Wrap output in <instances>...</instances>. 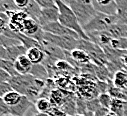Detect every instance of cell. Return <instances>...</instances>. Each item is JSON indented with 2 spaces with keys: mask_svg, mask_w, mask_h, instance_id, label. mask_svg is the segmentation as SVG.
<instances>
[{
  "mask_svg": "<svg viewBox=\"0 0 127 116\" xmlns=\"http://www.w3.org/2000/svg\"><path fill=\"white\" fill-rule=\"evenodd\" d=\"M54 2H55L56 6H57V8L59 10L58 21L62 25L66 26L67 28H69V29H71V30H73L74 32H76L81 39L89 40L88 35L83 30L82 26L80 25L75 13L70 8V6L67 3L63 2L62 0H55Z\"/></svg>",
  "mask_w": 127,
  "mask_h": 116,
  "instance_id": "1",
  "label": "cell"
},
{
  "mask_svg": "<svg viewBox=\"0 0 127 116\" xmlns=\"http://www.w3.org/2000/svg\"><path fill=\"white\" fill-rule=\"evenodd\" d=\"M119 23V19L116 15H108L101 12H97L86 25L83 26V30L86 34L94 32H104L113 26L114 24Z\"/></svg>",
  "mask_w": 127,
  "mask_h": 116,
  "instance_id": "2",
  "label": "cell"
},
{
  "mask_svg": "<svg viewBox=\"0 0 127 116\" xmlns=\"http://www.w3.org/2000/svg\"><path fill=\"white\" fill-rule=\"evenodd\" d=\"M68 5L75 13L82 28L97 13L93 6L92 0H71Z\"/></svg>",
  "mask_w": 127,
  "mask_h": 116,
  "instance_id": "3",
  "label": "cell"
},
{
  "mask_svg": "<svg viewBox=\"0 0 127 116\" xmlns=\"http://www.w3.org/2000/svg\"><path fill=\"white\" fill-rule=\"evenodd\" d=\"M44 41L64 51L71 52L78 47L79 39L70 36H58L48 32H44Z\"/></svg>",
  "mask_w": 127,
  "mask_h": 116,
  "instance_id": "4",
  "label": "cell"
},
{
  "mask_svg": "<svg viewBox=\"0 0 127 116\" xmlns=\"http://www.w3.org/2000/svg\"><path fill=\"white\" fill-rule=\"evenodd\" d=\"M28 37H31L41 44L44 42V31L42 29V26L34 19L28 17L22 24L20 32Z\"/></svg>",
  "mask_w": 127,
  "mask_h": 116,
  "instance_id": "5",
  "label": "cell"
},
{
  "mask_svg": "<svg viewBox=\"0 0 127 116\" xmlns=\"http://www.w3.org/2000/svg\"><path fill=\"white\" fill-rule=\"evenodd\" d=\"M35 77L31 74H25V75H17L11 77L9 83L12 87V89L19 92L21 95H25L29 87L32 85V83L35 81Z\"/></svg>",
  "mask_w": 127,
  "mask_h": 116,
  "instance_id": "6",
  "label": "cell"
},
{
  "mask_svg": "<svg viewBox=\"0 0 127 116\" xmlns=\"http://www.w3.org/2000/svg\"><path fill=\"white\" fill-rule=\"evenodd\" d=\"M42 29H43L44 32H48V33H51V34H54V35L70 36V37H74V38H77V39H81L76 32H74L73 30H71V29L67 28L66 26L62 25L59 21L49 23V24L43 26Z\"/></svg>",
  "mask_w": 127,
  "mask_h": 116,
  "instance_id": "7",
  "label": "cell"
},
{
  "mask_svg": "<svg viewBox=\"0 0 127 116\" xmlns=\"http://www.w3.org/2000/svg\"><path fill=\"white\" fill-rule=\"evenodd\" d=\"M92 3L97 12H101L108 15H116V0H92Z\"/></svg>",
  "mask_w": 127,
  "mask_h": 116,
  "instance_id": "8",
  "label": "cell"
},
{
  "mask_svg": "<svg viewBox=\"0 0 127 116\" xmlns=\"http://www.w3.org/2000/svg\"><path fill=\"white\" fill-rule=\"evenodd\" d=\"M58 17H59V10H58L57 6L43 8V9H41V13H40L38 22L43 27L49 23L58 21Z\"/></svg>",
  "mask_w": 127,
  "mask_h": 116,
  "instance_id": "9",
  "label": "cell"
},
{
  "mask_svg": "<svg viewBox=\"0 0 127 116\" xmlns=\"http://www.w3.org/2000/svg\"><path fill=\"white\" fill-rule=\"evenodd\" d=\"M69 54V57L71 58V61H69L71 64L75 63V65L77 67H79L80 65H85V64H89V63H92V60L90 56L88 55L87 52H85L84 50L82 49H79V48H76L74 50H72L71 52H68Z\"/></svg>",
  "mask_w": 127,
  "mask_h": 116,
  "instance_id": "10",
  "label": "cell"
},
{
  "mask_svg": "<svg viewBox=\"0 0 127 116\" xmlns=\"http://www.w3.org/2000/svg\"><path fill=\"white\" fill-rule=\"evenodd\" d=\"M26 56L33 65L42 64L46 58V53L44 52L43 47H31L27 49Z\"/></svg>",
  "mask_w": 127,
  "mask_h": 116,
  "instance_id": "11",
  "label": "cell"
},
{
  "mask_svg": "<svg viewBox=\"0 0 127 116\" xmlns=\"http://www.w3.org/2000/svg\"><path fill=\"white\" fill-rule=\"evenodd\" d=\"M32 66H33V64L31 63V61L28 59L26 54L19 56L17 58V60L14 62L15 70L19 75L29 74L31 69H32Z\"/></svg>",
  "mask_w": 127,
  "mask_h": 116,
  "instance_id": "12",
  "label": "cell"
},
{
  "mask_svg": "<svg viewBox=\"0 0 127 116\" xmlns=\"http://www.w3.org/2000/svg\"><path fill=\"white\" fill-rule=\"evenodd\" d=\"M34 105L33 102H31L26 96H22V99L21 101L15 105V106H12V107H9V111H10V114L9 115H13V116H24L25 113L27 112V110Z\"/></svg>",
  "mask_w": 127,
  "mask_h": 116,
  "instance_id": "13",
  "label": "cell"
},
{
  "mask_svg": "<svg viewBox=\"0 0 127 116\" xmlns=\"http://www.w3.org/2000/svg\"><path fill=\"white\" fill-rule=\"evenodd\" d=\"M26 51H27V48L22 44H16V45L7 47L6 48V59L15 62L19 56L26 54Z\"/></svg>",
  "mask_w": 127,
  "mask_h": 116,
  "instance_id": "14",
  "label": "cell"
},
{
  "mask_svg": "<svg viewBox=\"0 0 127 116\" xmlns=\"http://www.w3.org/2000/svg\"><path fill=\"white\" fill-rule=\"evenodd\" d=\"M111 82H112L113 86L116 87V88H119V89L127 88V72H126V70L123 68V69H120V70H117L116 72H114L112 75Z\"/></svg>",
  "mask_w": 127,
  "mask_h": 116,
  "instance_id": "15",
  "label": "cell"
},
{
  "mask_svg": "<svg viewBox=\"0 0 127 116\" xmlns=\"http://www.w3.org/2000/svg\"><path fill=\"white\" fill-rule=\"evenodd\" d=\"M22 96H23V95H21L19 92L15 91V90H11V91H9L8 93H6V94L2 97V100H3V102H4L7 106L12 107V106L17 105V104L21 101Z\"/></svg>",
  "mask_w": 127,
  "mask_h": 116,
  "instance_id": "16",
  "label": "cell"
},
{
  "mask_svg": "<svg viewBox=\"0 0 127 116\" xmlns=\"http://www.w3.org/2000/svg\"><path fill=\"white\" fill-rule=\"evenodd\" d=\"M117 12L116 16L120 23L127 25V0H116Z\"/></svg>",
  "mask_w": 127,
  "mask_h": 116,
  "instance_id": "17",
  "label": "cell"
},
{
  "mask_svg": "<svg viewBox=\"0 0 127 116\" xmlns=\"http://www.w3.org/2000/svg\"><path fill=\"white\" fill-rule=\"evenodd\" d=\"M29 74L34 76L35 78L41 79V80H47L49 78L48 71H47L46 67L43 64H35V65H33L32 69H31Z\"/></svg>",
  "mask_w": 127,
  "mask_h": 116,
  "instance_id": "18",
  "label": "cell"
},
{
  "mask_svg": "<svg viewBox=\"0 0 127 116\" xmlns=\"http://www.w3.org/2000/svg\"><path fill=\"white\" fill-rule=\"evenodd\" d=\"M34 106L36 108V110L38 112H41V113H48L49 110L52 108V103L50 101L49 98H43V97H40L38 98L35 103H34Z\"/></svg>",
  "mask_w": 127,
  "mask_h": 116,
  "instance_id": "19",
  "label": "cell"
},
{
  "mask_svg": "<svg viewBox=\"0 0 127 116\" xmlns=\"http://www.w3.org/2000/svg\"><path fill=\"white\" fill-rule=\"evenodd\" d=\"M0 68L5 70L6 72H8L11 77L13 76H17L19 75L16 70H15V67H14V62L13 61H10V60H7V59H2L0 60Z\"/></svg>",
  "mask_w": 127,
  "mask_h": 116,
  "instance_id": "20",
  "label": "cell"
},
{
  "mask_svg": "<svg viewBox=\"0 0 127 116\" xmlns=\"http://www.w3.org/2000/svg\"><path fill=\"white\" fill-rule=\"evenodd\" d=\"M123 106H124V101L123 100L117 99V98H112V101H111V104H110L109 109H110V111L115 112L119 116H122Z\"/></svg>",
  "mask_w": 127,
  "mask_h": 116,
  "instance_id": "21",
  "label": "cell"
},
{
  "mask_svg": "<svg viewBox=\"0 0 127 116\" xmlns=\"http://www.w3.org/2000/svg\"><path fill=\"white\" fill-rule=\"evenodd\" d=\"M100 107H102V106L99 103L98 97L97 98H93V99L86 100V109H87V112L94 113L95 111H97Z\"/></svg>",
  "mask_w": 127,
  "mask_h": 116,
  "instance_id": "22",
  "label": "cell"
},
{
  "mask_svg": "<svg viewBox=\"0 0 127 116\" xmlns=\"http://www.w3.org/2000/svg\"><path fill=\"white\" fill-rule=\"evenodd\" d=\"M98 100H99V103L102 107L109 108L110 104H111V101H112V97L107 92L106 93H101V94L98 95Z\"/></svg>",
  "mask_w": 127,
  "mask_h": 116,
  "instance_id": "23",
  "label": "cell"
},
{
  "mask_svg": "<svg viewBox=\"0 0 127 116\" xmlns=\"http://www.w3.org/2000/svg\"><path fill=\"white\" fill-rule=\"evenodd\" d=\"M8 22H9V17L6 14L3 13L0 14V35L6 31V29L8 28Z\"/></svg>",
  "mask_w": 127,
  "mask_h": 116,
  "instance_id": "24",
  "label": "cell"
},
{
  "mask_svg": "<svg viewBox=\"0 0 127 116\" xmlns=\"http://www.w3.org/2000/svg\"><path fill=\"white\" fill-rule=\"evenodd\" d=\"M14 5L16 6V8L18 10H22L24 11L30 4V2L32 1V0H12Z\"/></svg>",
  "mask_w": 127,
  "mask_h": 116,
  "instance_id": "25",
  "label": "cell"
},
{
  "mask_svg": "<svg viewBox=\"0 0 127 116\" xmlns=\"http://www.w3.org/2000/svg\"><path fill=\"white\" fill-rule=\"evenodd\" d=\"M13 90L9 82H0V98H2L6 93Z\"/></svg>",
  "mask_w": 127,
  "mask_h": 116,
  "instance_id": "26",
  "label": "cell"
},
{
  "mask_svg": "<svg viewBox=\"0 0 127 116\" xmlns=\"http://www.w3.org/2000/svg\"><path fill=\"white\" fill-rule=\"evenodd\" d=\"M33 1H35L42 9L43 8H48V7L56 6L54 0H33Z\"/></svg>",
  "mask_w": 127,
  "mask_h": 116,
  "instance_id": "27",
  "label": "cell"
},
{
  "mask_svg": "<svg viewBox=\"0 0 127 116\" xmlns=\"http://www.w3.org/2000/svg\"><path fill=\"white\" fill-rule=\"evenodd\" d=\"M10 114V111H9V106H7L2 98H0V116H7Z\"/></svg>",
  "mask_w": 127,
  "mask_h": 116,
  "instance_id": "28",
  "label": "cell"
},
{
  "mask_svg": "<svg viewBox=\"0 0 127 116\" xmlns=\"http://www.w3.org/2000/svg\"><path fill=\"white\" fill-rule=\"evenodd\" d=\"M11 79V75L5 70L0 68V82H9Z\"/></svg>",
  "mask_w": 127,
  "mask_h": 116,
  "instance_id": "29",
  "label": "cell"
},
{
  "mask_svg": "<svg viewBox=\"0 0 127 116\" xmlns=\"http://www.w3.org/2000/svg\"><path fill=\"white\" fill-rule=\"evenodd\" d=\"M110 111L109 108H105V107H100L97 111H95L93 113V116H106L107 113Z\"/></svg>",
  "mask_w": 127,
  "mask_h": 116,
  "instance_id": "30",
  "label": "cell"
},
{
  "mask_svg": "<svg viewBox=\"0 0 127 116\" xmlns=\"http://www.w3.org/2000/svg\"><path fill=\"white\" fill-rule=\"evenodd\" d=\"M120 61H121V64L123 66L124 69H127V51H125L122 56L120 57Z\"/></svg>",
  "mask_w": 127,
  "mask_h": 116,
  "instance_id": "31",
  "label": "cell"
},
{
  "mask_svg": "<svg viewBox=\"0 0 127 116\" xmlns=\"http://www.w3.org/2000/svg\"><path fill=\"white\" fill-rule=\"evenodd\" d=\"M6 59V47L0 45V60Z\"/></svg>",
  "mask_w": 127,
  "mask_h": 116,
  "instance_id": "32",
  "label": "cell"
},
{
  "mask_svg": "<svg viewBox=\"0 0 127 116\" xmlns=\"http://www.w3.org/2000/svg\"><path fill=\"white\" fill-rule=\"evenodd\" d=\"M122 116H127V101H124V106H123Z\"/></svg>",
  "mask_w": 127,
  "mask_h": 116,
  "instance_id": "33",
  "label": "cell"
},
{
  "mask_svg": "<svg viewBox=\"0 0 127 116\" xmlns=\"http://www.w3.org/2000/svg\"><path fill=\"white\" fill-rule=\"evenodd\" d=\"M33 116H50L48 113H41V112H38L36 114H34Z\"/></svg>",
  "mask_w": 127,
  "mask_h": 116,
  "instance_id": "34",
  "label": "cell"
},
{
  "mask_svg": "<svg viewBox=\"0 0 127 116\" xmlns=\"http://www.w3.org/2000/svg\"><path fill=\"white\" fill-rule=\"evenodd\" d=\"M106 116H119L118 114H116L115 112H113V111H109L108 113H107V115Z\"/></svg>",
  "mask_w": 127,
  "mask_h": 116,
  "instance_id": "35",
  "label": "cell"
},
{
  "mask_svg": "<svg viewBox=\"0 0 127 116\" xmlns=\"http://www.w3.org/2000/svg\"><path fill=\"white\" fill-rule=\"evenodd\" d=\"M74 116H93V113H91V112H87V113L84 114V115H74Z\"/></svg>",
  "mask_w": 127,
  "mask_h": 116,
  "instance_id": "36",
  "label": "cell"
},
{
  "mask_svg": "<svg viewBox=\"0 0 127 116\" xmlns=\"http://www.w3.org/2000/svg\"><path fill=\"white\" fill-rule=\"evenodd\" d=\"M7 116H13V115H7Z\"/></svg>",
  "mask_w": 127,
  "mask_h": 116,
  "instance_id": "37",
  "label": "cell"
},
{
  "mask_svg": "<svg viewBox=\"0 0 127 116\" xmlns=\"http://www.w3.org/2000/svg\"><path fill=\"white\" fill-rule=\"evenodd\" d=\"M125 70H126V72H127V69H125Z\"/></svg>",
  "mask_w": 127,
  "mask_h": 116,
  "instance_id": "38",
  "label": "cell"
},
{
  "mask_svg": "<svg viewBox=\"0 0 127 116\" xmlns=\"http://www.w3.org/2000/svg\"><path fill=\"white\" fill-rule=\"evenodd\" d=\"M54 1H55V0H54Z\"/></svg>",
  "mask_w": 127,
  "mask_h": 116,
  "instance_id": "39",
  "label": "cell"
},
{
  "mask_svg": "<svg viewBox=\"0 0 127 116\" xmlns=\"http://www.w3.org/2000/svg\"><path fill=\"white\" fill-rule=\"evenodd\" d=\"M0 14H1V13H0Z\"/></svg>",
  "mask_w": 127,
  "mask_h": 116,
  "instance_id": "40",
  "label": "cell"
}]
</instances>
